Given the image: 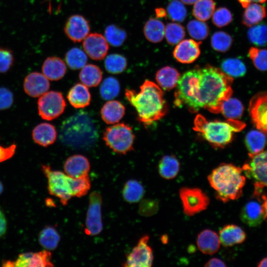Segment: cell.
Listing matches in <instances>:
<instances>
[{
  "label": "cell",
  "instance_id": "obj_45",
  "mask_svg": "<svg viewBox=\"0 0 267 267\" xmlns=\"http://www.w3.org/2000/svg\"><path fill=\"white\" fill-rule=\"evenodd\" d=\"M232 43V37L222 31L215 32L211 37V45L213 48L217 51L226 52L231 47Z\"/></svg>",
  "mask_w": 267,
  "mask_h": 267
},
{
  "label": "cell",
  "instance_id": "obj_58",
  "mask_svg": "<svg viewBox=\"0 0 267 267\" xmlns=\"http://www.w3.org/2000/svg\"><path fill=\"white\" fill-rule=\"evenodd\" d=\"M262 199L263 201L262 206L265 219L267 218V196L264 195H262Z\"/></svg>",
  "mask_w": 267,
  "mask_h": 267
},
{
  "label": "cell",
  "instance_id": "obj_44",
  "mask_svg": "<svg viewBox=\"0 0 267 267\" xmlns=\"http://www.w3.org/2000/svg\"><path fill=\"white\" fill-rule=\"evenodd\" d=\"M70 185L73 197H81L88 193L91 183L88 175L80 178L70 177Z\"/></svg>",
  "mask_w": 267,
  "mask_h": 267
},
{
  "label": "cell",
  "instance_id": "obj_21",
  "mask_svg": "<svg viewBox=\"0 0 267 267\" xmlns=\"http://www.w3.org/2000/svg\"><path fill=\"white\" fill-rule=\"evenodd\" d=\"M241 221L250 227L259 226L265 219L262 204L256 200H250L241 209Z\"/></svg>",
  "mask_w": 267,
  "mask_h": 267
},
{
  "label": "cell",
  "instance_id": "obj_18",
  "mask_svg": "<svg viewBox=\"0 0 267 267\" xmlns=\"http://www.w3.org/2000/svg\"><path fill=\"white\" fill-rule=\"evenodd\" d=\"M200 43L192 39L181 41L174 50V58L181 63L188 64L193 62L200 54Z\"/></svg>",
  "mask_w": 267,
  "mask_h": 267
},
{
  "label": "cell",
  "instance_id": "obj_26",
  "mask_svg": "<svg viewBox=\"0 0 267 267\" xmlns=\"http://www.w3.org/2000/svg\"><path fill=\"white\" fill-rule=\"evenodd\" d=\"M67 98L74 107L83 108L89 104L91 95L86 85L78 83L70 89Z\"/></svg>",
  "mask_w": 267,
  "mask_h": 267
},
{
  "label": "cell",
  "instance_id": "obj_8",
  "mask_svg": "<svg viewBox=\"0 0 267 267\" xmlns=\"http://www.w3.org/2000/svg\"><path fill=\"white\" fill-rule=\"evenodd\" d=\"M242 168L245 177L253 181V197L259 199L263 189L267 187V151L249 156Z\"/></svg>",
  "mask_w": 267,
  "mask_h": 267
},
{
  "label": "cell",
  "instance_id": "obj_34",
  "mask_svg": "<svg viewBox=\"0 0 267 267\" xmlns=\"http://www.w3.org/2000/svg\"><path fill=\"white\" fill-rule=\"evenodd\" d=\"M144 192V187L140 182L135 179H130L124 185L122 196L128 203H134L142 199Z\"/></svg>",
  "mask_w": 267,
  "mask_h": 267
},
{
  "label": "cell",
  "instance_id": "obj_16",
  "mask_svg": "<svg viewBox=\"0 0 267 267\" xmlns=\"http://www.w3.org/2000/svg\"><path fill=\"white\" fill-rule=\"evenodd\" d=\"M83 46L89 57L97 60L103 59L109 49L108 43L105 37L97 33L89 34L83 41Z\"/></svg>",
  "mask_w": 267,
  "mask_h": 267
},
{
  "label": "cell",
  "instance_id": "obj_23",
  "mask_svg": "<svg viewBox=\"0 0 267 267\" xmlns=\"http://www.w3.org/2000/svg\"><path fill=\"white\" fill-rule=\"evenodd\" d=\"M221 243L224 247H231L243 243L246 239L245 231L239 226L229 224L223 226L219 231Z\"/></svg>",
  "mask_w": 267,
  "mask_h": 267
},
{
  "label": "cell",
  "instance_id": "obj_3",
  "mask_svg": "<svg viewBox=\"0 0 267 267\" xmlns=\"http://www.w3.org/2000/svg\"><path fill=\"white\" fill-rule=\"evenodd\" d=\"M216 199L223 203L237 200L243 194L246 177L242 168L230 163H222L207 177Z\"/></svg>",
  "mask_w": 267,
  "mask_h": 267
},
{
  "label": "cell",
  "instance_id": "obj_40",
  "mask_svg": "<svg viewBox=\"0 0 267 267\" xmlns=\"http://www.w3.org/2000/svg\"><path fill=\"white\" fill-rule=\"evenodd\" d=\"M104 33L107 42L115 47L122 45L127 39L126 32L114 24L108 25L106 28Z\"/></svg>",
  "mask_w": 267,
  "mask_h": 267
},
{
  "label": "cell",
  "instance_id": "obj_61",
  "mask_svg": "<svg viewBox=\"0 0 267 267\" xmlns=\"http://www.w3.org/2000/svg\"><path fill=\"white\" fill-rule=\"evenodd\" d=\"M182 3L186 4L195 3L198 0H180Z\"/></svg>",
  "mask_w": 267,
  "mask_h": 267
},
{
  "label": "cell",
  "instance_id": "obj_46",
  "mask_svg": "<svg viewBox=\"0 0 267 267\" xmlns=\"http://www.w3.org/2000/svg\"><path fill=\"white\" fill-rule=\"evenodd\" d=\"M187 29L192 38L199 41L205 39L209 33L207 24L198 19L190 21L187 25Z\"/></svg>",
  "mask_w": 267,
  "mask_h": 267
},
{
  "label": "cell",
  "instance_id": "obj_5",
  "mask_svg": "<svg viewBox=\"0 0 267 267\" xmlns=\"http://www.w3.org/2000/svg\"><path fill=\"white\" fill-rule=\"evenodd\" d=\"M245 126L244 123L238 120L209 121L198 115L194 121L193 129L213 146L224 147L232 141L233 134Z\"/></svg>",
  "mask_w": 267,
  "mask_h": 267
},
{
  "label": "cell",
  "instance_id": "obj_53",
  "mask_svg": "<svg viewBox=\"0 0 267 267\" xmlns=\"http://www.w3.org/2000/svg\"><path fill=\"white\" fill-rule=\"evenodd\" d=\"M13 102L12 92L7 88L0 87V110L10 108Z\"/></svg>",
  "mask_w": 267,
  "mask_h": 267
},
{
  "label": "cell",
  "instance_id": "obj_55",
  "mask_svg": "<svg viewBox=\"0 0 267 267\" xmlns=\"http://www.w3.org/2000/svg\"><path fill=\"white\" fill-rule=\"evenodd\" d=\"M204 266L206 267H226V265L222 260L217 258H213L207 261Z\"/></svg>",
  "mask_w": 267,
  "mask_h": 267
},
{
  "label": "cell",
  "instance_id": "obj_48",
  "mask_svg": "<svg viewBox=\"0 0 267 267\" xmlns=\"http://www.w3.org/2000/svg\"><path fill=\"white\" fill-rule=\"evenodd\" d=\"M248 55L258 70L267 71V49L251 47L249 49Z\"/></svg>",
  "mask_w": 267,
  "mask_h": 267
},
{
  "label": "cell",
  "instance_id": "obj_59",
  "mask_svg": "<svg viewBox=\"0 0 267 267\" xmlns=\"http://www.w3.org/2000/svg\"><path fill=\"white\" fill-rule=\"evenodd\" d=\"M156 14L158 18L165 17L167 15V12L164 8H159L156 9Z\"/></svg>",
  "mask_w": 267,
  "mask_h": 267
},
{
  "label": "cell",
  "instance_id": "obj_27",
  "mask_svg": "<svg viewBox=\"0 0 267 267\" xmlns=\"http://www.w3.org/2000/svg\"><path fill=\"white\" fill-rule=\"evenodd\" d=\"M180 76L179 72L176 68L167 66L157 72L156 80L161 89L169 90L176 87Z\"/></svg>",
  "mask_w": 267,
  "mask_h": 267
},
{
  "label": "cell",
  "instance_id": "obj_43",
  "mask_svg": "<svg viewBox=\"0 0 267 267\" xmlns=\"http://www.w3.org/2000/svg\"><path fill=\"white\" fill-rule=\"evenodd\" d=\"M247 36L250 42L255 45L267 44V25L259 24L250 27Z\"/></svg>",
  "mask_w": 267,
  "mask_h": 267
},
{
  "label": "cell",
  "instance_id": "obj_13",
  "mask_svg": "<svg viewBox=\"0 0 267 267\" xmlns=\"http://www.w3.org/2000/svg\"><path fill=\"white\" fill-rule=\"evenodd\" d=\"M149 236H142L137 244L127 255L123 264L126 267H150L153 263V254L151 247L148 245Z\"/></svg>",
  "mask_w": 267,
  "mask_h": 267
},
{
  "label": "cell",
  "instance_id": "obj_19",
  "mask_svg": "<svg viewBox=\"0 0 267 267\" xmlns=\"http://www.w3.org/2000/svg\"><path fill=\"white\" fill-rule=\"evenodd\" d=\"M49 80L43 74L35 72L28 74L24 79L25 92L33 97H40L49 89Z\"/></svg>",
  "mask_w": 267,
  "mask_h": 267
},
{
  "label": "cell",
  "instance_id": "obj_47",
  "mask_svg": "<svg viewBox=\"0 0 267 267\" xmlns=\"http://www.w3.org/2000/svg\"><path fill=\"white\" fill-rule=\"evenodd\" d=\"M185 35L184 28L177 23H170L165 28V36L167 42L171 45L178 44Z\"/></svg>",
  "mask_w": 267,
  "mask_h": 267
},
{
  "label": "cell",
  "instance_id": "obj_33",
  "mask_svg": "<svg viewBox=\"0 0 267 267\" xmlns=\"http://www.w3.org/2000/svg\"><path fill=\"white\" fill-rule=\"evenodd\" d=\"M79 77L82 83L87 87H96L102 80V72L97 66L89 64L82 68Z\"/></svg>",
  "mask_w": 267,
  "mask_h": 267
},
{
  "label": "cell",
  "instance_id": "obj_30",
  "mask_svg": "<svg viewBox=\"0 0 267 267\" xmlns=\"http://www.w3.org/2000/svg\"><path fill=\"white\" fill-rule=\"evenodd\" d=\"M266 141L265 134L263 132L257 130L248 132L245 136V143L249 156H252L264 151Z\"/></svg>",
  "mask_w": 267,
  "mask_h": 267
},
{
  "label": "cell",
  "instance_id": "obj_10",
  "mask_svg": "<svg viewBox=\"0 0 267 267\" xmlns=\"http://www.w3.org/2000/svg\"><path fill=\"white\" fill-rule=\"evenodd\" d=\"M184 213L193 216L208 207L210 199L207 194L197 187H182L179 190Z\"/></svg>",
  "mask_w": 267,
  "mask_h": 267
},
{
  "label": "cell",
  "instance_id": "obj_22",
  "mask_svg": "<svg viewBox=\"0 0 267 267\" xmlns=\"http://www.w3.org/2000/svg\"><path fill=\"white\" fill-rule=\"evenodd\" d=\"M196 244L202 253L212 255L218 252L221 243L219 235L215 231L205 229L198 234Z\"/></svg>",
  "mask_w": 267,
  "mask_h": 267
},
{
  "label": "cell",
  "instance_id": "obj_62",
  "mask_svg": "<svg viewBox=\"0 0 267 267\" xmlns=\"http://www.w3.org/2000/svg\"><path fill=\"white\" fill-rule=\"evenodd\" d=\"M3 190V186L2 183L0 181V195L2 193Z\"/></svg>",
  "mask_w": 267,
  "mask_h": 267
},
{
  "label": "cell",
  "instance_id": "obj_60",
  "mask_svg": "<svg viewBox=\"0 0 267 267\" xmlns=\"http://www.w3.org/2000/svg\"><path fill=\"white\" fill-rule=\"evenodd\" d=\"M257 266L258 267H267V257L263 258L262 260H261L258 264Z\"/></svg>",
  "mask_w": 267,
  "mask_h": 267
},
{
  "label": "cell",
  "instance_id": "obj_37",
  "mask_svg": "<svg viewBox=\"0 0 267 267\" xmlns=\"http://www.w3.org/2000/svg\"><path fill=\"white\" fill-rule=\"evenodd\" d=\"M222 70L229 76L241 77L246 73V67L244 63L238 58H227L221 64Z\"/></svg>",
  "mask_w": 267,
  "mask_h": 267
},
{
  "label": "cell",
  "instance_id": "obj_56",
  "mask_svg": "<svg viewBox=\"0 0 267 267\" xmlns=\"http://www.w3.org/2000/svg\"><path fill=\"white\" fill-rule=\"evenodd\" d=\"M7 228L6 219L3 213L0 210V238L6 232Z\"/></svg>",
  "mask_w": 267,
  "mask_h": 267
},
{
  "label": "cell",
  "instance_id": "obj_31",
  "mask_svg": "<svg viewBox=\"0 0 267 267\" xmlns=\"http://www.w3.org/2000/svg\"><path fill=\"white\" fill-rule=\"evenodd\" d=\"M180 164L178 159L173 155H165L158 163V173L164 179L170 180L175 178L179 173Z\"/></svg>",
  "mask_w": 267,
  "mask_h": 267
},
{
  "label": "cell",
  "instance_id": "obj_7",
  "mask_svg": "<svg viewBox=\"0 0 267 267\" xmlns=\"http://www.w3.org/2000/svg\"><path fill=\"white\" fill-rule=\"evenodd\" d=\"M103 139L107 146L118 154H125L133 149L134 135L132 127L124 123L106 128Z\"/></svg>",
  "mask_w": 267,
  "mask_h": 267
},
{
  "label": "cell",
  "instance_id": "obj_32",
  "mask_svg": "<svg viewBox=\"0 0 267 267\" xmlns=\"http://www.w3.org/2000/svg\"><path fill=\"white\" fill-rule=\"evenodd\" d=\"M165 32L164 24L155 18H150L143 28V33L146 39L154 43L161 42L165 36Z\"/></svg>",
  "mask_w": 267,
  "mask_h": 267
},
{
  "label": "cell",
  "instance_id": "obj_49",
  "mask_svg": "<svg viewBox=\"0 0 267 267\" xmlns=\"http://www.w3.org/2000/svg\"><path fill=\"white\" fill-rule=\"evenodd\" d=\"M167 13L173 21L182 22L187 16V10L183 3L178 0H173L168 4Z\"/></svg>",
  "mask_w": 267,
  "mask_h": 267
},
{
  "label": "cell",
  "instance_id": "obj_6",
  "mask_svg": "<svg viewBox=\"0 0 267 267\" xmlns=\"http://www.w3.org/2000/svg\"><path fill=\"white\" fill-rule=\"evenodd\" d=\"M200 72L201 68L198 66L180 76L175 94V104L176 105H184L190 112L194 113L201 109L197 96Z\"/></svg>",
  "mask_w": 267,
  "mask_h": 267
},
{
  "label": "cell",
  "instance_id": "obj_4",
  "mask_svg": "<svg viewBox=\"0 0 267 267\" xmlns=\"http://www.w3.org/2000/svg\"><path fill=\"white\" fill-rule=\"evenodd\" d=\"M60 137L65 145L75 148H87L95 144L98 132L95 123L87 113L80 111L62 123Z\"/></svg>",
  "mask_w": 267,
  "mask_h": 267
},
{
  "label": "cell",
  "instance_id": "obj_35",
  "mask_svg": "<svg viewBox=\"0 0 267 267\" xmlns=\"http://www.w3.org/2000/svg\"><path fill=\"white\" fill-rule=\"evenodd\" d=\"M244 109L239 99L230 97L222 103L220 113L227 119L238 120L242 116Z\"/></svg>",
  "mask_w": 267,
  "mask_h": 267
},
{
  "label": "cell",
  "instance_id": "obj_41",
  "mask_svg": "<svg viewBox=\"0 0 267 267\" xmlns=\"http://www.w3.org/2000/svg\"><path fill=\"white\" fill-rule=\"evenodd\" d=\"M106 70L112 74H120L126 68L127 61L126 58L119 54H111L107 56L104 61Z\"/></svg>",
  "mask_w": 267,
  "mask_h": 267
},
{
  "label": "cell",
  "instance_id": "obj_52",
  "mask_svg": "<svg viewBox=\"0 0 267 267\" xmlns=\"http://www.w3.org/2000/svg\"><path fill=\"white\" fill-rule=\"evenodd\" d=\"M13 61L12 52L8 49L0 47V73L6 72L12 65Z\"/></svg>",
  "mask_w": 267,
  "mask_h": 267
},
{
  "label": "cell",
  "instance_id": "obj_63",
  "mask_svg": "<svg viewBox=\"0 0 267 267\" xmlns=\"http://www.w3.org/2000/svg\"></svg>",
  "mask_w": 267,
  "mask_h": 267
},
{
  "label": "cell",
  "instance_id": "obj_11",
  "mask_svg": "<svg viewBox=\"0 0 267 267\" xmlns=\"http://www.w3.org/2000/svg\"><path fill=\"white\" fill-rule=\"evenodd\" d=\"M66 106L65 100L61 92L47 91L39 98L38 112L44 120H52L63 113Z\"/></svg>",
  "mask_w": 267,
  "mask_h": 267
},
{
  "label": "cell",
  "instance_id": "obj_20",
  "mask_svg": "<svg viewBox=\"0 0 267 267\" xmlns=\"http://www.w3.org/2000/svg\"><path fill=\"white\" fill-rule=\"evenodd\" d=\"M65 173L73 178H80L89 175L90 164L84 156L76 154L68 157L64 164Z\"/></svg>",
  "mask_w": 267,
  "mask_h": 267
},
{
  "label": "cell",
  "instance_id": "obj_39",
  "mask_svg": "<svg viewBox=\"0 0 267 267\" xmlns=\"http://www.w3.org/2000/svg\"><path fill=\"white\" fill-rule=\"evenodd\" d=\"M65 60L70 68L78 70L86 65L88 58L85 52L79 48L74 47L66 53Z\"/></svg>",
  "mask_w": 267,
  "mask_h": 267
},
{
  "label": "cell",
  "instance_id": "obj_38",
  "mask_svg": "<svg viewBox=\"0 0 267 267\" xmlns=\"http://www.w3.org/2000/svg\"><path fill=\"white\" fill-rule=\"evenodd\" d=\"M215 6V3L213 0H198L194 3L193 14L199 20H208L213 15Z\"/></svg>",
  "mask_w": 267,
  "mask_h": 267
},
{
  "label": "cell",
  "instance_id": "obj_28",
  "mask_svg": "<svg viewBox=\"0 0 267 267\" xmlns=\"http://www.w3.org/2000/svg\"><path fill=\"white\" fill-rule=\"evenodd\" d=\"M125 113V106L117 100L106 102L101 109V118L107 124H114L119 122Z\"/></svg>",
  "mask_w": 267,
  "mask_h": 267
},
{
  "label": "cell",
  "instance_id": "obj_12",
  "mask_svg": "<svg viewBox=\"0 0 267 267\" xmlns=\"http://www.w3.org/2000/svg\"><path fill=\"white\" fill-rule=\"evenodd\" d=\"M102 203L100 193L93 191L90 194L85 228V232L88 235H97L102 231Z\"/></svg>",
  "mask_w": 267,
  "mask_h": 267
},
{
  "label": "cell",
  "instance_id": "obj_14",
  "mask_svg": "<svg viewBox=\"0 0 267 267\" xmlns=\"http://www.w3.org/2000/svg\"><path fill=\"white\" fill-rule=\"evenodd\" d=\"M248 110L254 126L267 134V91L255 94L250 100Z\"/></svg>",
  "mask_w": 267,
  "mask_h": 267
},
{
  "label": "cell",
  "instance_id": "obj_9",
  "mask_svg": "<svg viewBox=\"0 0 267 267\" xmlns=\"http://www.w3.org/2000/svg\"><path fill=\"white\" fill-rule=\"evenodd\" d=\"M42 169L47 179L49 194L58 198L63 205H66L73 197L70 177L61 171L52 170L48 165H43Z\"/></svg>",
  "mask_w": 267,
  "mask_h": 267
},
{
  "label": "cell",
  "instance_id": "obj_42",
  "mask_svg": "<svg viewBox=\"0 0 267 267\" xmlns=\"http://www.w3.org/2000/svg\"><path fill=\"white\" fill-rule=\"evenodd\" d=\"M120 89V86L118 81L112 77H109L102 83L100 93L103 99L109 100L118 96Z\"/></svg>",
  "mask_w": 267,
  "mask_h": 267
},
{
  "label": "cell",
  "instance_id": "obj_29",
  "mask_svg": "<svg viewBox=\"0 0 267 267\" xmlns=\"http://www.w3.org/2000/svg\"><path fill=\"white\" fill-rule=\"evenodd\" d=\"M267 15L266 7L257 2H253L246 8L242 15V23L251 27L261 22Z\"/></svg>",
  "mask_w": 267,
  "mask_h": 267
},
{
  "label": "cell",
  "instance_id": "obj_57",
  "mask_svg": "<svg viewBox=\"0 0 267 267\" xmlns=\"http://www.w3.org/2000/svg\"><path fill=\"white\" fill-rule=\"evenodd\" d=\"M243 7L246 8L248 5L253 2L260 3H265L267 0H238Z\"/></svg>",
  "mask_w": 267,
  "mask_h": 267
},
{
  "label": "cell",
  "instance_id": "obj_50",
  "mask_svg": "<svg viewBox=\"0 0 267 267\" xmlns=\"http://www.w3.org/2000/svg\"><path fill=\"white\" fill-rule=\"evenodd\" d=\"M232 20L230 11L225 7H220L215 11L212 15V22L218 27H223L228 25Z\"/></svg>",
  "mask_w": 267,
  "mask_h": 267
},
{
  "label": "cell",
  "instance_id": "obj_1",
  "mask_svg": "<svg viewBox=\"0 0 267 267\" xmlns=\"http://www.w3.org/2000/svg\"><path fill=\"white\" fill-rule=\"evenodd\" d=\"M233 78L222 69L208 65L201 68L197 95L200 108L214 113H220L223 101L232 94Z\"/></svg>",
  "mask_w": 267,
  "mask_h": 267
},
{
  "label": "cell",
  "instance_id": "obj_51",
  "mask_svg": "<svg viewBox=\"0 0 267 267\" xmlns=\"http://www.w3.org/2000/svg\"><path fill=\"white\" fill-rule=\"evenodd\" d=\"M159 207L158 200L152 199H143L140 203L138 212L141 216L149 217L155 215L158 212Z\"/></svg>",
  "mask_w": 267,
  "mask_h": 267
},
{
  "label": "cell",
  "instance_id": "obj_36",
  "mask_svg": "<svg viewBox=\"0 0 267 267\" xmlns=\"http://www.w3.org/2000/svg\"><path fill=\"white\" fill-rule=\"evenodd\" d=\"M60 240V236L56 229L51 226H47L40 232V244L47 250L55 249Z\"/></svg>",
  "mask_w": 267,
  "mask_h": 267
},
{
  "label": "cell",
  "instance_id": "obj_54",
  "mask_svg": "<svg viewBox=\"0 0 267 267\" xmlns=\"http://www.w3.org/2000/svg\"><path fill=\"white\" fill-rule=\"evenodd\" d=\"M16 146L13 144L8 147L0 145V163L11 158L15 154Z\"/></svg>",
  "mask_w": 267,
  "mask_h": 267
},
{
  "label": "cell",
  "instance_id": "obj_2",
  "mask_svg": "<svg viewBox=\"0 0 267 267\" xmlns=\"http://www.w3.org/2000/svg\"><path fill=\"white\" fill-rule=\"evenodd\" d=\"M125 96L135 109L138 120L145 125H150L164 117L168 110L162 89L154 82L146 80L140 91L126 89Z\"/></svg>",
  "mask_w": 267,
  "mask_h": 267
},
{
  "label": "cell",
  "instance_id": "obj_25",
  "mask_svg": "<svg viewBox=\"0 0 267 267\" xmlns=\"http://www.w3.org/2000/svg\"><path fill=\"white\" fill-rule=\"evenodd\" d=\"M43 74L51 81H57L64 77L66 72L64 62L57 57H47L42 66Z\"/></svg>",
  "mask_w": 267,
  "mask_h": 267
},
{
  "label": "cell",
  "instance_id": "obj_15",
  "mask_svg": "<svg viewBox=\"0 0 267 267\" xmlns=\"http://www.w3.org/2000/svg\"><path fill=\"white\" fill-rule=\"evenodd\" d=\"M67 37L74 43L81 42L88 36L90 31L89 21L83 16L75 14L67 19L64 28Z\"/></svg>",
  "mask_w": 267,
  "mask_h": 267
},
{
  "label": "cell",
  "instance_id": "obj_24",
  "mask_svg": "<svg viewBox=\"0 0 267 267\" xmlns=\"http://www.w3.org/2000/svg\"><path fill=\"white\" fill-rule=\"evenodd\" d=\"M57 133L55 127L50 124L43 123L36 126L32 131V138L38 144L47 147L56 140Z\"/></svg>",
  "mask_w": 267,
  "mask_h": 267
},
{
  "label": "cell",
  "instance_id": "obj_17",
  "mask_svg": "<svg viewBox=\"0 0 267 267\" xmlns=\"http://www.w3.org/2000/svg\"><path fill=\"white\" fill-rule=\"evenodd\" d=\"M51 254L49 250L39 252H27L20 254L17 260L13 262L16 267H53L51 261Z\"/></svg>",
  "mask_w": 267,
  "mask_h": 267
}]
</instances>
